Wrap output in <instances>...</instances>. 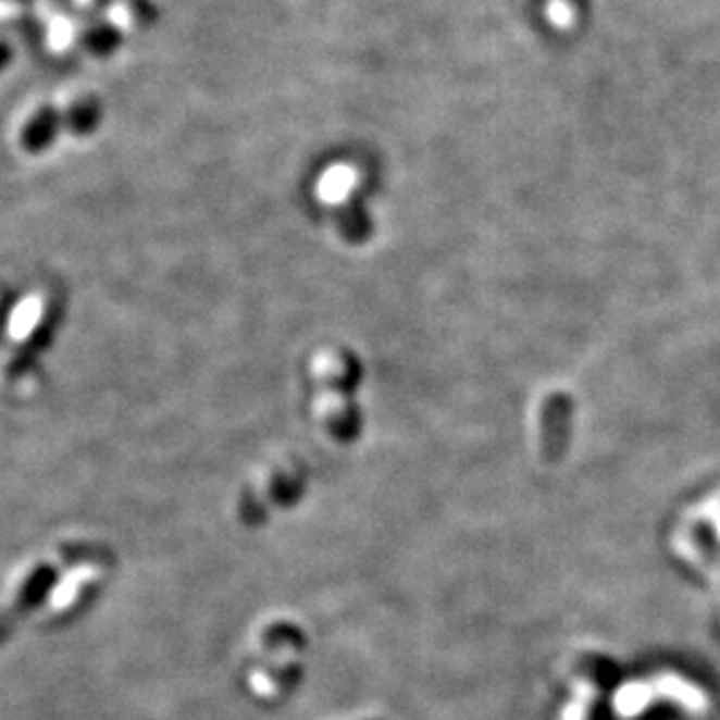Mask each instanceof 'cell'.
Wrapping results in <instances>:
<instances>
[{
    "label": "cell",
    "mask_w": 720,
    "mask_h": 720,
    "mask_svg": "<svg viewBox=\"0 0 720 720\" xmlns=\"http://www.w3.org/2000/svg\"><path fill=\"white\" fill-rule=\"evenodd\" d=\"M313 415L322 432L340 446L355 444L362 434L364 418L357 404L362 364L340 346H324L310 357Z\"/></svg>",
    "instance_id": "6da1fadb"
},
{
    "label": "cell",
    "mask_w": 720,
    "mask_h": 720,
    "mask_svg": "<svg viewBox=\"0 0 720 720\" xmlns=\"http://www.w3.org/2000/svg\"><path fill=\"white\" fill-rule=\"evenodd\" d=\"M308 636L291 620L275 618L261 625L245 674L250 695L266 707L283 705L301 685Z\"/></svg>",
    "instance_id": "7a4b0ae2"
},
{
    "label": "cell",
    "mask_w": 720,
    "mask_h": 720,
    "mask_svg": "<svg viewBox=\"0 0 720 720\" xmlns=\"http://www.w3.org/2000/svg\"><path fill=\"white\" fill-rule=\"evenodd\" d=\"M59 297L54 289L36 287L10 310L5 334L10 338V357L5 378L20 383L38 371L40 357L52 346L59 322Z\"/></svg>",
    "instance_id": "3957f363"
},
{
    "label": "cell",
    "mask_w": 720,
    "mask_h": 720,
    "mask_svg": "<svg viewBox=\"0 0 720 720\" xmlns=\"http://www.w3.org/2000/svg\"><path fill=\"white\" fill-rule=\"evenodd\" d=\"M367 183L369 177L362 163L350 159L330 163L315 179V199L330 218L336 236L348 245L364 243L371 234V222L364 208Z\"/></svg>",
    "instance_id": "277c9868"
},
{
    "label": "cell",
    "mask_w": 720,
    "mask_h": 720,
    "mask_svg": "<svg viewBox=\"0 0 720 720\" xmlns=\"http://www.w3.org/2000/svg\"><path fill=\"white\" fill-rule=\"evenodd\" d=\"M310 483V469L299 457L266 464L248 481L236 499V518L245 527H261L281 511L297 506Z\"/></svg>",
    "instance_id": "5b68a950"
},
{
    "label": "cell",
    "mask_w": 720,
    "mask_h": 720,
    "mask_svg": "<svg viewBox=\"0 0 720 720\" xmlns=\"http://www.w3.org/2000/svg\"><path fill=\"white\" fill-rule=\"evenodd\" d=\"M110 562L112 558L103 546H89L82 558L65 567L45 601L49 620L63 623L85 611L103 591Z\"/></svg>",
    "instance_id": "8992f818"
},
{
    "label": "cell",
    "mask_w": 720,
    "mask_h": 720,
    "mask_svg": "<svg viewBox=\"0 0 720 720\" xmlns=\"http://www.w3.org/2000/svg\"><path fill=\"white\" fill-rule=\"evenodd\" d=\"M616 662L599 656H583L569 681V702L562 720H604L616 697Z\"/></svg>",
    "instance_id": "52a82bcc"
},
{
    "label": "cell",
    "mask_w": 720,
    "mask_h": 720,
    "mask_svg": "<svg viewBox=\"0 0 720 720\" xmlns=\"http://www.w3.org/2000/svg\"><path fill=\"white\" fill-rule=\"evenodd\" d=\"M674 550L709 581L720 604V544L702 513L681 520V525L674 530Z\"/></svg>",
    "instance_id": "ba28073f"
},
{
    "label": "cell",
    "mask_w": 720,
    "mask_h": 720,
    "mask_svg": "<svg viewBox=\"0 0 720 720\" xmlns=\"http://www.w3.org/2000/svg\"><path fill=\"white\" fill-rule=\"evenodd\" d=\"M571 415L574 404L564 392H553L542 404L538 413V452L544 462H558L571 438Z\"/></svg>",
    "instance_id": "9c48e42d"
},
{
    "label": "cell",
    "mask_w": 720,
    "mask_h": 720,
    "mask_svg": "<svg viewBox=\"0 0 720 720\" xmlns=\"http://www.w3.org/2000/svg\"><path fill=\"white\" fill-rule=\"evenodd\" d=\"M54 103L65 136L87 138L103 120V103L91 89H65L54 98Z\"/></svg>",
    "instance_id": "30bf717a"
},
{
    "label": "cell",
    "mask_w": 720,
    "mask_h": 720,
    "mask_svg": "<svg viewBox=\"0 0 720 720\" xmlns=\"http://www.w3.org/2000/svg\"><path fill=\"white\" fill-rule=\"evenodd\" d=\"M63 136L61 120L54 98L52 101H40L24 112V117L16 124V145L26 154H42L54 140Z\"/></svg>",
    "instance_id": "8fae6325"
},
{
    "label": "cell",
    "mask_w": 720,
    "mask_h": 720,
    "mask_svg": "<svg viewBox=\"0 0 720 720\" xmlns=\"http://www.w3.org/2000/svg\"><path fill=\"white\" fill-rule=\"evenodd\" d=\"M548 20L553 22V26L569 30L576 24L574 0H548Z\"/></svg>",
    "instance_id": "7c38bea8"
},
{
    "label": "cell",
    "mask_w": 720,
    "mask_h": 720,
    "mask_svg": "<svg viewBox=\"0 0 720 720\" xmlns=\"http://www.w3.org/2000/svg\"><path fill=\"white\" fill-rule=\"evenodd\" d=\"M10 59H12V49H10V45L0 40V71H5V65L10 63Z\"/></svg>",
    "instance_id": "4fadbf2b"
},
{
    "label": "cell",
    "mask_w": 720,
    "mask_h": 720,
    "mask_svg": "<svg viewBox=\"0 0 720 720\" xmlns=\"http://www.w3.org/2000/svg\"><path fill=\"white\" fill-rule=\"evenodd\" d=\"M364 720H383V718H364Z\"/></svg>",
    "instance_id": "5bb4252c"
}]
</instances>
